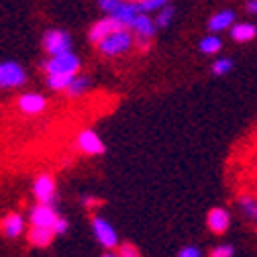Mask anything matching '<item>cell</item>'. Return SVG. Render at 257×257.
Returning <instances> with one entry per match:
<instances>
[{
	"mask_svg": "<svg viewBox=\"0 0 257 257\" xmlns=\"http://www.w3.org/2000/svg\"><path fill=\"white\" fill-rule=\"evenodd\" d=\"M133 45H135V33L128 27H120L114 31V33H110L108 37H104L96 47L100 49V53H104L108 57H116V55L131 51Z\"/></svg>",
	"mask_w": 257,
	"mask_h": 257,
	"instance_id": "obj_1",
	"label": "cell"
},
{
	"mask_svg": "<svg viewBox=\"0 0 257 257\" xmlns=\"http://www.w3.org/2000/svg\"><path fill=\"white\" fill-rule=\"evenodd\" d=\"M98 7H100L106 15L116 17V19H118L124 27H128V29H131L133 19H135L139 13H143L141 7H139V3H131V0H98Z\"/></svg>",
	"mask_w": 257,
	"mask_h": 257,
	"instance_id": "obj_2",
	"label": "cell"
},
{
	"mask_svg": "<svg viewBox=\"0 0 257 257\" xmlns=\"http://www.w3.org/2000/svg\"><path fill=\"white\" fill-rule=\"evenodd\" d=\"M43 70L47 72V76H55V74L76 76V74L80 72V59H78V55H74L72 51L57 53V55H51V57L43 63Z\"/></svg>",
	"mask_w": 257,
	"mask_h": 257,
	"instance_id": "obj_3",
	"label": "cell"
},
{
	"mask_svg": "<svg viewBox=\"0 0 257 257\" xmlns=\"http://www.w3.org/2000/svg\"><path fill=\"white\" fill-rule=\"evenodd\" d=\"M155 27H157L155 21L147 13H139L131 23V31L135 33V45H139L141 49H147L151 39L155 37V31H157Z\"/></svg>",
	"mask_w": 257,
	"mask_h": 257,
	"instance_id": "obj_4",
	"label": "cell"
},
{
	"mask_svg": "<svg viewBox=\"0 0 257 257\" xmlns=\"http://www.w3.org/2000/svg\"><path fill=\"white\" fill-rule=\"evenodd\" d=\"M43 47L49 55L72 51V37H70V33H66V31H61V29H49L43 35Z\"/></svg>",
	"mask_w": 257,
	"mask_h": 257,
	"instance_id": "obj_5",
	"label": "cell"
},
{
	"mask_svg": "<svg viewBox=\"0 0 257 257\" xmlns=\"http://www.w3.org/2000/svg\"><path fill=\"white\" fill-rule=\"evenodd\" d=\"M25 82H27V74L17 61L0 63V88H19Z\"/></svg>",
	"mask_w": 257,
	"mask_h": 257,
	"instance_id": "obj_6",
	"label": "cell"
},
{
	"mask_svg": "<svg viewBox=\"0 0 257 257\" xmlns=\"http://www.w3.org/2000/svg\"><path fill=\"white\" fill-rule=\"evenodd\" d=\"M120 27H124L116 17H110V15H106L104 19H100V21H96L94 25H92V29H90V33H88V39L94 43V45H98L104 37H108L110 33H114L116 29H120Z\"/></svg>",
	"mask_w": 257,
	"mask_h": 257,
	"instance_id": "obj_7",
	"label": "cell"
},
{
	"mask_svg": "<svg viewBox=\"0 0 257 257\" xmlns=\"http://www.w3.org/2000/svg\"><path fill=\"white\" fill-rule=\"evenodd\" d=\"M92 227H94L96 239H98V243H100L102 247H116V243H118L116 233H114V229L110 227V224H108L104 218L96 216V218L92 220Z\"/></svg>",
	"mask_w": 257,
	"mask_h": 257,
	"instance_id": "obj_8",
	"label": "cell"
},
{
	"mask_svg": "<svg viewBox=\"0 0 257 257\" xmlns=\"http://www.w3.org/2000/svg\"><path fill=\"white\" fill-rule=\"evenodd\" d=\"M33 192H35V198L41 204H49L53 200V196H55V182H53V178L47 176V174L39 176L35 180V184H33Z\"/></svg>",
	"mask_w": 257,
	"mask_h": 257,
	"instance_id": "obj_9",
	"label": "cell"
},
{
	"mask_svg": "<svg viewBox=\"0 0 257 257\" xmlns=\"http://www.w3.org/2000/svg\"><path fill=\"white\" fill-rule=\"evenodd\" d=\"M78 147L88 153V155H98V153H104V143L100 141V137L96 135L94 131L86 128L78 135Z\"/></svg>",
	"mask_w": 257,
	"mask_h": 257,
	"instance_id": "obj_10",
	"label": "cell"
},
{
	"mask_svg": "<svg viewBox=\"0 0 257 257\" xmlns=\"http://www.w3.org/2000/svg\"><path fill=\"white\" fill-rule=\"evenodd\" d=\"M57 218L59 216L55 214V210L49 204H39L37 208H33V212H31V222L37 224V227H47V229H53V231H55Z\"/></svg>",
	"mask_w": 257,
	"mask_h": 257,
	"instance_id": "obj_11",
	"label": "cell"
},
{
	"mask_svg": "<svg viewBox=\"0 0 257 257\" xmlns=\"http://www.w3.org/2000/svg\"><path fill=\"white\" fill-rule=\"evenodd\" d=\"M47 106V100L43 98L41 94H35V92H29V94H23L19 98V108L25 112V114H39L43 112Z\"/></svg>",
	"mask_w": 257,
	"mask_h": 257,
	"instance_id": "obj_12",
	"label": "cell"
},
{
	"mask_svg": "<svg viewBox=\"0 0 257 257\" xmlns=\"http://www.w3.org/2000/svg\"><path fill=\"white\" fill-rule=\"evenodd\" d=\"M229 222H231V216L224 208H212L208 212V227L212 233H224L229 229Z\"/></svg>",
	"mask_w": 257,
	"mask_h": 257,
	"instance_id": "obj_13",
	"label": "cell"
},
{
	"mask_svg": "<svg viewBox=\"0 0 257 257\" xmlns=\"http://www.w3.org/2000/svg\"><path fill=\"white\" fill-rule=\"evenodd\" d=\"M233 23H235V13L233 11H220L214 17H210L208 29L212 31V33H220V31H224V29H231Z\"/></svg>",
	"mask_w": 257,
	"mask_h": 257,
	"instance_id": "obj_14",
	"label": "cell"
},
{
	"mask_svg": "<svg viewBox=\"0 0 257 257\" xmlns=\"http://www.w3.org/2000/svg\"><path fill=\"white\" fill-rule=\"evenodd\" d=\"M55 231L53 229H47V227H37V224H33L29 231V241L33 245H39V247H45L51 243Z\"/></svg>",
	"mask_w": 257,
	"mask_h": 257,
	"instance_id": "obj_15",
	"label": "cell"
},
{
	"mask_svg": "<svg viewBox=\"0 0 257 257\" xmlns=\"http://www.w3.org/2000/svg\"><path fill=\"white\" fill-rule=\"evenodd\" d=\"M255 35H257V29L251 23H239V25L231 27V37L235 41H239V43L251 41V39H255Z\"/></svg>",
	"mask_w": 257,
	"mask_h": 257,
	"instance_id": "obj_16",
	"label": "cell"
},
{
	"mask_svg": "<svg viewBox=\"0 0 257 257\" xmlns=\"http://www.w3.org/2000/svg\"><path fill=\"white\" fill-rule=\"evenodd\" d=\"M3 233L11 239L19 237L23 233V216L21 214H9L5 220H3Z\"/></svg>",
	"mask_w": 257,
	"mask_h": 257,
	"instance_id": "obj_17",
	"label": "cell"
},
{
	"mask_svg": "<svg viewBox=\"0 0 257 257\" xmlns=\"http://www.w3.org/2000/svg\"><path fill=\"white\" fill-rule=\"evenodd\" d=\"M220 47H222V41H220V37H216L214 33L208 35V37H204V39L200 41V51L206 53V55H214V53H218Z\"/></svg>",
	"mask_w": 257,
	"mask_h": 257,
	"instance_id": "obj_18",
	"label": "cell"
},
{
	"mask_svg": "<svg viewBox=\"0 0 257 257\" xmlns=\"http://www.w3.org/2000/svg\"><path fill=\"white\" fill-rule=\"evenodd\" d=\"M74 76H66V74H55V76H47V86L51 90H68V86L72 84Z\"/></svg>",
	"mask_w": 257,
	"mask_h": 257,
	"instance_id": "obj_19",
	"label": "cell"
},
{
	"mask_svg": "<svg viewBox=\"0 0 257 257\" xmlns=\"http://www.w3.org/2000/svg\"><path fill=\"white\" fill-rule=\"evenodd\" d=\"M88 86H90V80L86 78V76H74V80H72V84L68 86V94L70 96H82L86 90H88Z\"/></svg>",
	"mask_w": 257,
	"mask_h": 257,
	"instance_id": "obj_20",
	"label": "cell"
},
{
	"mask_svg": "<svg viewBox=\"0 0 257 257\" xmlns=\"http://www.w3.org/2000/svg\"><path fill=\"white\" fill-rule=\"evenodd\" d=\"M172 19H174V9L168 5V7H164V9H159V11H157L155 25H157V27H162V29H166V27L172 23Z\"/></svg>",
	"mask_w": 257,
	"mask_h": 257,
	"instance_id": "obj_21",
	"label": "cell"
},
{
	"mask_svg": "<svg viewBox=\"0 0 257 257\" xmlns=\"http://www.w3.org/2000/svg\"><path fill=\"white\" fill-rule=\"evenodd\" d=\"M239 204H241L243 212H245L249 218L257 220V200H255V198H251V196H243V198L239 200Z\"/></svg>",
	"mask_w": 257,
	"mask_h": 257,
	"instance_id": "obj_22",
	"label": "cell"
},
{
	"mask_svg": "<svg viewBox=\"0 0 257 257\" xmlns=\"http://www.w3.org/2000/svg\"><path fill=\"white\" fill-rule=\"evenodd\" d=\"M231 70H233V61L227 59V57L216 59L214 66H212V74H214V76H224V74H229Z\"/></svg>",
	"mask_w": 257,
	"mask_h": 257,
	"instance_id": "obj_23",
	"label": "cell"
},
{
	"mask_svg": "<svg viewBox=\"0 0 257 257\" xmlns=\"http://www.w3.org/2000/svg\"><path fill=\"white\" fill-rule=\"evenodd\" d=\"M168 5H170V0H143V3H139L143 13H157L159 9H164Z\"/></svg>",
	"mask_w": 257,
	"mask_h": 257,
	"instance_id": "obj_24",
	"label": "cell"
},
{
	"mask_svg": "<svg viewBox=\"0 0 257 257\" xmlns=\"http://www.w3.org/2000/svg\"><path fill=\"white\" fill-rule=\"evenodd\" d=\"M233 253H235V249L231 245H218L210 251V257H233Z\"/></svg>",
	"mask_w": 257,
	"mask_h": 257,
	"instance_id": "obj_25",
	"label": "cell"
},
{
	"mask_svg": "<svg viewBox=\"0 0 257 257\" xmlns=\"http://www.w3.org/2000/svg\"><path fill=\"white\" fill-rule=\"evenodd\" d=\"M118 255H120V257H139V251H137V247H133L131 243H122V245L118 247Z\"/></svg>",
	"mask_w": 257,
	"mask_h": 257,
	"instance_id": "obj_26",
	"label": "cell"
},
{
	"mask_svg": "<svg viewBox=\"0 0 257 257\" xmlns=\"http://www.w3.org/2000/svg\"><path fill=\"white\" fill-rule=\"evenodd\" d=\"M178 257H202V255H200V249L198 247H192L190 245V247H184Z\"/></svg>",
	"mask_w": 257,
	"mask_h": 257,
	"instance_id": "obj_27",
	"label": "cell"
},
{
	"mask_svg": "<svg viewBox=\"0 0 257 257\" xmlns=\"http://www.w3.org/2000/svg\"><path fill=\"white\" fill-rule=\"evenodd\" d=\"M66 231H68V222L63 218H57V222H55V235H63Z\"/></svg>",
	"mask_w": 257,
	"mask_h": 257,
	"instance_id": "obj_28",
	"label": "cell"
},
{
	"mask_svg": "<svg viewBox=\"0 0 257 257\" xmlns=\"http://www.w3.org/2000/svg\"><path fill=\"white\" fill-rule=\"evenodd\" d=\"M245 9H247V13H251V15H257V0H247Z\"/></svg>",
	"mask_w": 257,
	"mask_h": 257,
	"instance_id": "obj_29",
	"label": "cell"
},
{
	"mask_svg": "<svg viewBox=\"0 0 257 257\" xmlns=\"http://www.w3.org/2000/svg\"><path fill=\"white\" fill-rule=\"evenodd\" d=\"M96 202H98L96 198H90V196H86V198H84V204H88V206H92V204H96Z\"/></svg>",
	"mask_w": 257,
	"mask_h": 257,
	"instance_id": "obj_30",
	"label": "cell"
},
{
	"mask_svg": "<svg viewBox=\"0 0 257 257\" xmlns=\"http://www.w3.org/2000/svg\"><path fill=\"white\" fill-rule=\"evenodd\" d=\"M102 257H120V255H118V253H116V255H114V253H106V255H102Z\"/></svg>",
	"mask_w": 257,
	"mask_h": 257,
	"instance_id": "obj_31",
	"label": "cell"
}]
</instances>
